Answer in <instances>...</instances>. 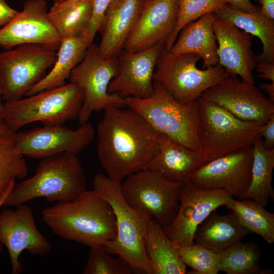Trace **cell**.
I'll use <instances>...</instances> for the list:
<instances>
[{
  "instance_id": "20",
  "label": "cell",
  "mask_w": 274,
  "mask_h": 274,
  "mask_svg": "<svg viewBox=\"0 0 274 274\" xmlns=\"http://www.w3.org/2000/svg\"><path fill=\"white\" fill-rule=\"evenodd\" d=\"M213 29L218 44V64L230 76L238 75L243 82L254 84L253 71L256 60L251 48L252 35L228 20L217 16L214 22Z\"/></svg>"
},
{
  "instance_id": "25",
  "label": "cell",
  "mask_w": 274,
  "mask_h": 274,
  "mask_svg": "<svg viewBox=\"0 0 274 274\" xmlns=\"http://www.w3.org/2000/svg\"><path fill=\"white\" fill-rule=\"evenodd\" d=\"M89 46L82 36L62 38L51 70L25 95L30 96L44 90L64 85L72 70L83 60Z\"/></svg>"
},
{
  "instance_id": "28",
  "label": "cell",
  "mask_w": 274,
  "mask_h": 274,
  "mask_svg": "<svg viewBox=\"0 0 274 274\" xmlns=\"http://www.w3.org/2000/svg\"><path fill=\"white\" fill-rule=\"evenodd\" d=\"M253 147L251 182L241 199H253L265 208L270 199H274V190L272 185L274 148H266L261 139L256 140Z\"/></svg>"
},
{
  "instance_id": "31",
  "label": "cell",
  "mask_w": 274,
  "mask_h": 274,
  "mask_svg": "<svg viewBox=\"0 0 274 274\" xmlns=\"http://www.w3.org/2000/svg\"><path fill=\"white\" fill-rule=\"evenodd\" d=\"M218 269L227 274H255L261 272L260 250L253 242H238L218 253Z\"/></svg>"
},
{
  "instance_id": "46",
  "label": "cell",
  "mask_w": 274,
  "mask_h": 274,
  "mask_svg": "<svg viewBox=\"0 0 274 274\" xmlns=\"http://www.w3.org/2000/svg\"><path fill=\"white\" fill-rule=\"evenodd\" d=\"M15 184H16L15 181L13 182L11 184V185H10V186L9 187V188H8V189L7 190V191H6L5 194L4 195V196L0 199V208H1L2 206H3V203H4V201H5V200L6 199V198L9 195L10 193L11 192V190H12V189L14 187Z\"/></svg>"
},
{
  "instance_id": "21",
  "label": "cell",
  "mask_w": 274,
  "mask_h": 274,
  "mask_svg": "<svg viewBox=\"0 0 274 274\" xmlns=\"http://www.w3.org/2000/svg\"><path fill=\"white\" fill-rule=\"evenodd\" d=\"M144 0H114L105 14L98 31L101 39L98 52L103 57L117 58L138 17Z\"/></svg>"
},
{
  "instance_id": "39",
  "label": "cell",
  "mask_w": 274,
  "mask_h": 274,
  "mask_svg": "<svg viewBox=\"0 0 274 274\" xmlns=\"http://www.w3.org/2000/svg\"><path fill=\"white\" fill-rule=\"evenodd\" d=\"M19 11L13 9L6 0H0V29L13 19Z\"/></svg>"
},
{
  "instance_id": "4",
  "label": "cell",
  "mask_w": 274,
  "mask_h": 274,
  "mask_svg": "<svg viewBox=\"0 0 274 274\" xmlns=\"http://www.w3.org/2000/svg\"><path fill=\"white\" fill-rule=\"evenodd\" d=\"M86 187L85 174L77 155L60 153L43 158L32 177L15 184L3 206L16 207L38 197L67 202Z\"/></svg>"
},
{
  "instance_id": "26",
  "label": "cell",
  "mask_w": 274,
  "mask_h": 274,
  "mask_svg": "<svg viewBox=\"0 0 274 274\" xmlns=\"http://www.w3.org/2000/svg\"><path fill=\"white\" fill-rule=\"evenodd\" d=\"M145 244L153 274L189 273L187 266L178 254L177 248L165 235L162 227L153 219L149 224Z\"/></svg>"
},
{
  "instance_id": "22",
  "label": "cell",
  "mask_w": 274,
  "mask_h": 274,
  "mask_svg": "<svg viewBox=\"0 0 274 274\" xmlns=\"http://www.w3.org/2000/svg\"><path fill=\"white\" fill-rule=\"evenodd\" d=\"M207 162L201 152L187 149L161 133L157 151L145 169L155 172L168 181L185 183Z\"/></svg>"
},
{
  "instance_id": "38",
  "label": "cell",
  "mask_w": 274,
  "mask_h": 274,
  "mask_svg": "<svg viewBox=\"0 0 274 274\" xmlns=\"http://www.w3.org/2000/svg\"><path fill=\"white\" fill-rule=\"evenodd\" d=\"M255 68L259 73V77L274 83V63L257 61Z\"/></svg>"
},
{
  "instance_id": "40",
  "label": "cell",
  "mask_w": 274,
  "mask_h": 274,
  "mask_svg": "<svg viewBox=\"0 0 274 274\" xmlns=\"http://www.w3.org/2000/svg\"><path fill=\"white\" fill-rule=\"evenodd\" d=\"M232 8L248 13H257L259 9L252 4L250 0H224Z\"/></svg>"
},
{
  "instance_id": "45",
  "label": "cell",
  "mask_w": 274,
  "mask_h": 274,
  "mask_svg": "<svg viewBox=\"0 0 274 274\" xmlns=\"http://www.w3.org/2000/svg\"><path fill=\"white\" fill-rule=\"evenodd\" d=\"M3 93V89L2 84L0 82V123L4 122L3 120V112L4 109V104L2 102V97Z\"/></svg>"
},
{
  "instance_id": "42",
  "label": "cell",
  "mask_w": 274,
  "mask_h": 274,
  "mask_svg": "<svg viewBox=\"0 0 274 274\" xmlns=\"http://www.w3.org/2000/svg\"><path fill=\"white\" fill-rule=\"evenodd\" d=\"M261 5L260 13L274 21V0H257Z\"/></svg>"
},
{
  "instance_id": "43",
  "label": "cell",
  "mask_w": 274,
  "mask_h": 274,
  "mask_svg": "<svg viewBox=\"0 0 274 274\" xmlns=\"http://www.w3.org/2000/svg\"><path fill=\"white\" fill-rule=\"evenodd\" d=\"M259 88L267 93L269 99L274 101V83L260 84Z\"/></svg>"
},
{
  "instance_id": "37",
  "label": "cell",
  "mask_w": 274,
  "mask_h": 274,
  "mask_svg": "<svg viewBox=\"0 0 274 274\" xmlns=\"http://www.w3.org/2000/svg\"><path fill=\"white\" fill-rule=\"evenodd\" d=\"M263 146L268 149L274 148V114L264 124L261 131V138Z\"/></svg>"
},
{
  "instance_id": "30",
  "label": "cell",
  "mask_w": 274,
  "mask_h": 274,
  "mask_svg": "<svg viewBox=\"0 0 274 274\" xmlns=\"http://www.w3.org/2000/svg\"><path fill=\"white\" fill-rule=\"evenodd\" d=\"M228 209L237 216L239 223L250 232L261 236L267 243L274 242V214L251 199L233 198Z\"/></svg>"
},
{
  "instance_id": "47",
  "label": "cell",
  "mask_w": 274,
  "mask_h": 274,
  "mask_svg": "<svg viewBox=\"0 0 274 274\" xmlns=\"http://www.w3.org/2000/svg\"><path fill=\"white\" fill-rule=\"evenodd\" d=\"M174 3L178 5L179 0H171Z\"/></svg>"
},
{
  "instance_id": "18",
  "label": "cell",
  "mask_w": 274,
  "mask_h": 274,
  "mask_svg": "<svg viewBox=\"0 0 274 274\" xmlns=\"http://www.w3.org/2000/svg\"><path fill=\"white\" fill-rule=\"evenodd\" d=\"M165 43L138 52L123 50L118 55L119 70L110 82L108 92L126 98H146L153 93V74L158 57Z\"/></svg>"
},
{
  "instance_id": "24",
  "label": "cell",
  "mask_w": 274,
  "mask_h": 274,
  "mask_svg": "<svg viewBox=\"0 0 274 274\" xmlns=\"http://www.w3.org/2000/svg\"><path fill=\"white\" fill-rule=\"evenodd\" d=\"M250 233L233 212L225 215L213 212L197 228L193 242L218 253Z\"/></svg>"
},
{
  "instance_id": "23",
  "label": "cell",
  "mask_w": 274,
  "mask_h": 274,
  "mask_svg": "<svg viewBox=\"0 0 274 274\" xmlns=\"http://www.w3.org/2000/svg\"><path fill=\"white\" fill-rule=\"evenodd\" d=\"M216 18L214 12H210L185 25L168 51L176 54L192 53L198 55L203 60V69L217 64L218 44L213 29Z\"/></svg>"
},
{
  "instance_id": "15",
  "label": "cell",
  "mask_w": 274,
  "mask_h": 274,
  "mask_svg": "<svg viewBox=\"0 0 274 274\" xmlns=\"http://www.w3.org/2000/svg\"><path fill=\"white\" fill-rule=\"evenodd\" d=\"M95 130L87 122L73 130L62 125L44 126L16 132L14 144L23 156L43 159L63 152L78 155L92 141Z\"/></svg>"
},
{
  "instance_id": "33",
  "label": "cell",
  "mask_w": 274,
  "mask_h": 274,
  "mask_svg": "<svg viewBox=\"0 0 274 274\" xmlns=\"http://www.w3.org/2000/svg\"><path fill=\"white\" fill-rule=\"evenodd\" d=\"M14 143H0V199L16 179L27 175L25 159Z\"/></svg>"
},
{
  "instance_id": "27",
  "label": "cell",
  "mask_w": 274,
  "mask_h": 274,
  "mask_svg": "<svg viewBox=\"0 0 274 274\" xmlns=\"http://www.w3.org/2000/svg\"><path fill=\"white\" fill-rule=\"evenodd\" d=\"M214 13L261 40L263 52L261 55H255L256 61L274 63V21L260 13L259 10L257 13H248L234 9L228 4Z\"/></svg>"
},
{
  "instance_id": "1",
  "label": "cell",
  "mask_w": 274,
  "mask_h": 274,
  "mask_svg": "<svg viewBox=\"0 0 274 274\" xmlns=\"http://www.w3.org/2000/svg\"><path fill=\"white\" fill-rule=\"evenodd\" d=\"M97 131L100 163L107 176L119 183L146 168L157 151L161 134L129 107L105 110Z\"/></svg>"
},
{
  "instance_id": "2",
  "label": "cell",
  "mask_w": 274,
  "mask_h": 274,
  "mask_svg": "<svg viewBox=\"0 0 274 274\" xmlns=\"http://www.w3.org/2000/svg\"><path fill=\"white\" fill-rule=\"evenodd\" d=\"M42 219L59 237L89 246H105L117 234L116 218L109 202L93 190L42 211Z\"/></svg>"
},
{
  "instance_id": "10",
  "label": "cell",
  "mask_w": 274,
  "mask_h": 274,
  "mask_svg": "<svg viewBox=\"0 0 274 274\" xmlns=\"http://www.w3.org/2000/svg\"><path fill=\"white\" fill-rule=\"evenodd\" d=\"M119 70L117 57H103L95 44L88 47L83 60L68 78L70 82L77 84L84 91V98L78 117L81 124L87 122L93 111L127 106L125 98L108 92L110 82Z\"/></svg>"
},
{
  "instance_id": "14",
  "label": "cell",
  "mask_w": 274,
  "mask_h": 274,
  "mask_svg": "<svg viewBox=\"0 0 274 274\" xmlns=\"http://www.w3.org/2000/svg\"><path fill=\"white\" fill-rule=\"evenodd\" d=\"M0 243L7 249L13 274L23 271L24 266L19 260L22 251L46 256L52 247L37 229L32 211L25 203L0 213Z\"/></svg>"
},
{
  "instance_id": "7",
  "label": "cell",
  "mask_w": 274,
  "mask_h": 274,
  "mask_svg": "<svg viewBox=\"0 0 274 274\" xmlns=\"http://www.w3.org/2000/svg\"><path fill=\"white\" fill-rule=\"evenodd\" d=\"M84 98L83 89L70 82L25 98L6 101L3 120L15 131L36 121L44 126L62 125L78 117Z\"/></svg>"
},
{
  "instance_id": "17",
  "label": "cell",
  "mask_w": 274,
  "mask_h": 274,
  "mask_svg": "<svg viewBox=\"0 0 274 274\" xmlns=\"http://www.w3.org/2000/svg\"><path fill=\"white\" fill-rule=\"evenodd\" d=\"M201 96L245 121L265 123L274 114V101L254 84L230 76L204 91Z\"/></svg>"
},
{
  "instance_id": "8",
  "label": "cell",
  "mask_w": 274,
  "mask_h": 274,
  "mask_svg": "<svg viewBox=\"0 0 274 274\" xmlns=\"http://www.w3.org/2000/svg\"><path fill=\"white\" fill-rule=\"evenodd\" d=\"M201 59L194 53L176 54L164 48L157 60L153 81L161 83L181 103L197 100L206 90L230 76L218 63L203 70L198 68L196 64Z\"/></svg>"
},
{
  "instance_id": "19",
  "label": "cell",
  "mask_w": 274,
  "mask_h": 274,
  "mask_svg": "<svg viewBox=\"0 0 274 274\" xmlns=\"http://www.w3.org/2000/svg\"><path fill=\"white\" fill-rule=\"evenodd\" d=\"M178 5L171 0H144L124 50L138 52L165 43L176 24Z\"/></svg>"
},
{
  "instance_id": "36",
  "label": "cell",
  "mask_w": 274,
  "mask_h": 274,
  "mask_svg": "<svg viewBox=\"0 0 274 274\" xmlns=\"http://www.w3.org/2000/svg\"><path fill=\"white\" fill-rule=\"evenodd\" d=\"M114 0H93L92 15L90 24L82 37L89 46L93 43L96 33L100 28L105 14Z\"/></svg>"
},
{
  "instance_id": "5",
  "label": "cell",
  "mask_w": 274,
  "mask_h": 274,
  "mask_svg": "<svg viewBox=\"0 0 274 274\" xmlns=\"http://www.w3.org/2000/svg\"><path fill=\"white\" fill-rule=\"evenodd\" d=\"M125 101L128 107L143 116L159 132L187 149L201 152L197 99L181 103L161 83L153 81V93L150 97H128Z\"/></svg>"
},
{
  "instance_id": "29",
  "label": "cell",
  "mask_w": 274,
  "mask_h": 274,
  "mask_svg": "<svg viewBox=\"0 0 274 274\" xmlns=\"http://www.w3.org/2000/svg\"><path fill=\"white\" fill-rule=\"evenodd\" d=\"M93 3V0H83L62 8L52 6L48 16L61 39L84 33L91 20Z\"/></svg>"
},
{
  "instance_id": "32",
  "label": "cell",
  "mask_w": 274,
  "mask_h": 274,
  "mask_svg": "<svg viewBox=\"0 0 274 274\" xmlns=\"http://www.w3.org/2000/svg\"><path fill=\"white\" fill-rule=\"evenodd\" d=\"M227 4L224 0H179L176 24L165 43V49L170 50L185 25L207 13L224 8Z\"/></svg>"
},
{
  "instance_id": "3",
  "label": "cell",
  "mask_w": 274,
  "mask_h": 274,
  "mask_svg": "<svg viewBox=\"0 0 274 274\" xmlns=\"http://www.w3.org/2000/svg\"><path fill=\"white\" fill-rule=\"evenodd\" d=\"M120 185L102 174L95 175L93 179V190L109 202L116 218V236L104 246L110 254H117L125 260L135 272L153 274L145 244L148 226L153 218L127 204Z\"/></svg>"
},
{
  "instance_id": "12",
  "label": "cell",
  "mask_w": 274,
  "mask_h": 274,
  "mask_svg": "<svg viewBox=\"0 0 274 274\" xmlns=\"http://www.w3.org/2000/svg\"><path fill=\"white\" fill-rule=\"evenodd\" d=\"M233 198L222 190L200 189L185 183L177 214L169 225L162 228L164 233L177 248L193 244L198 226L220 207L227 208Z\"/></svg>"
},
{
  "instance_id": "44",
  "label": "cell",
  "mask_w": 274,
  "mask_h": 274,
  "mask_svg": "<svg viewBox=\"0 0 274 274\" xmlns=\"http://www.w3.org/2000/svg\"><path fill=\"white\" fill-rule=\"evenodd\" d=\"M81 1L83 0H61L54 3L52 6L56 8H62L71 5Z\"/></svg>"
},
{
  "instance_id": "34",
  "label": "cell",
  "mask_w": 274,
  "mask_h": 274,
  "mask_svg": "<svg viewBox=\"0 0 274 274\" xmlns=\"http://www.w3.org/2000/svg\"><path fill=\"white\" fill-rule=\"evenodd\" d=\"M104 246L97 245L90 248L88 260L83 274H131L135 272L131 267L118 256H111Z\"/></svg>"
},
{
  "instance_id": "9",
  "label": "cell",
  "mask_w": 274,
  "mask_h": 274,
  "mask_svg": "<svg viewBox=\"0 0 274 274\" xmlns=\"http://www.w3.org/2000/svg\"><path fill=\"white\" fill-rule=\"evenodd\" d=\"M184 184L168 181L155 172L143 169L127 176L120 188L130 207L151 216L164 228L177 214Z\"/></svg>"
},
{
  "instance_id": "11",
  "label": "cell",
  "mask_w": 274,
  "mask_h": 274,
  "mask_svg": "<svg viewBox=\"0 0 274 274\" xmlns=\"http://www.w3.org/2000/svg\"><path fill=\"white\" fill-rule=\"evenodd\" d=\"M57 51L36 44L18 46L0 53V82L6 101L18 100L46 75Z\"/></svg>"
},
{
  "instance_id": "48",
  "label": "cell",
  "mask_w": 274,
  "mask_h": 274,
  "mask_svg": "<svg viewBox=\"0 0 274 274\" xmlns=\"http://www.w3.org/2000/svg\"><path fill=\"white\" fill-rule=\"evenodd\" d=\"M61 1V0H53L54 3L57 2H58V1Z\"/></svg>"
},
{
  "instance_id": "41",
  "label": "cell",
  "mask_w": 274,
  "mask_h": 274,
  "mask_svg": "<svg viewBox=\"0 0 274 274\" xmlns=\"http://www.w3.org/2000/svg\"><path fill=\"white\" fill-rule=\"evenodd\" d=\"M16 132L11 129L4 121L0 123V143H14Z\"/></svg>"
},
{
  "instance_id": "13",
  "label": "cell",
  "mask_w": 274,
  "mask_h": 274,
  "mask_svg": "<svg viewBox=\"0 0 274 274\" xmlns=\"http://www.w3.org/2000/svg\"><path fill=\"white\" fill-rule=\"evenodd\" d=\"M253 155L252 145L214 159L195 170L187 182L200 189L222 190L241 199L251 182Z\"/></svg>"
},
{
  "instance_id": "16",
  "label": "cell",
  "mask_w": 274,
  "mask_h": 274,
  "mask_svg": "<svg viewBox=\"0 0 274 274\" xmlns=\"http://www.w3.org/2000/svg\"><path fill=\"white\" fill-rule=\"evenodd\" d=\"M23 10L0 29V47L6 50L26 44L57 51L61 38L50 21L46 0H26Z\"/></svg>"
},
{
  "instance_id": "6",
  "label": "cell",
  "mask_w": 274,
  "mask_h": 274,
  "mask_svg": "<svg viewBox=\"0 0 274 274\" xmlns=\"http://www.w3.org/2000/svg\"><path fill=\"white\" fill-rule=\"evenodd\" d=\"M197 101L200 152L208 161L252 146L261 139L264 123L240 119L202 96Z\"/></svg>"
},
{
  "instance_id": "35",
  "label": "cell",
  "mask_w": 274,
  "mask_h": 274,
  "mask_svg": "<svg viewBox=\"0 0 274 274\" xmlns=\"http://www.w3.org/2000/svg\"><path fill=\"white\" fill-rule=\"evenodd\" d=\"M177 251L183 263L191 268V273L217 274L219 272L218 253L195 243L178 248Z\"/></svg>"
}]
</instances>
